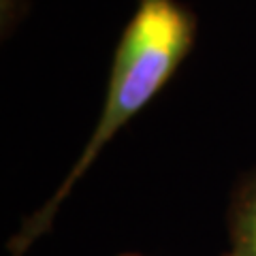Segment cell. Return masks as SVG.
<instances>
[{
    "instance_id": "obj_1",
    "label": "cell",
    "mask_w": 256,
    "mask_h": 256,
    "mask_svg": "<svg viewBox=\"0 0 256 256\" xmlns=\"http://www.w3.org/2000/svg\"><path fill=\"white\" fill-rule=\"evenodd\" d=\"M194 15L178 0H137V11L126 24L116 47L98 122L84 146L82 156L60 182L58 190L34 216H30L15 237V254L24 252L38 235L45 233L62 201L94 164L102 148L169 82L194 43Z\"/></svg>"
},
{
    "instance_id": "obj_2",
    "label": "cell",
    "mask_w": 256,
    "mask_h": 256,
    "mask_svg": "<svg viewBox=\"0 0 256 256\" xmlns=\"http://www.w3.org/2000/svg\"><path fill=\"white\" fill-rule=\"evenodd\" d=\"M230 252L226 256H256V173L239 184L228 212Z\"/></svg>"
},
{
    "instance_id": "obj_3",
    "label": "cell",
    "mask_w": 256,
    "mask_h": 256,
    "mask_svg": "<svg viewBox=\"0 0 256 256\" xmlns=\"http://www.w3.org/2000/svg\"><path fill=\"white\" fill-rule=\"evenodd\" d=\"M24 2V0H20ZM18 6H15V0H2V30L6 34V30H11L15 26V22H18Z\"/></svg>"
},
{
    "instance_id": "obj_4",
    "label": "cell",
    "mask_w": 256,
    "mask_h": 256,
    "mask_svg": "<svg viewBox=\"0 0 256 256\" xmlns=\"http://www.w3.org/2000/svg\"><path fill=\"white\" fill-rule=\"evenodd\" d=\"M122 256H139V254H122Z\"/></svg>"
}]
</instances>
